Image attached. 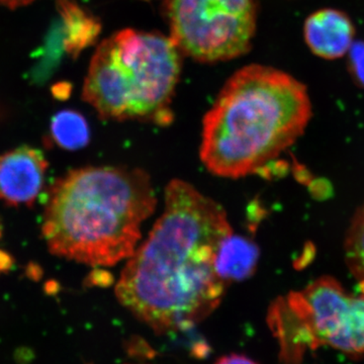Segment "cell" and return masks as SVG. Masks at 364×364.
<instances>
[{
	"mask_svg": "<svg viewBox=\"0 0 364 364\" xmlns=\"http://www.w3.org/2000/svg\"><path fill=\"white\" fill-rule=\"evenodd\" d=\"M231 233L219 203L188 182L172 181L164 212L124 265L117 299L160 334L193 327L224 296L227 284L215 272V256Z\"/></svg>",
	"mask_w": 364,
	"mask_h": 364,
	"instance_id": "6da1fadb",
	"label": "cell"
},
{
	"mask_svg": "<svg viewBox=\"0 0 364 364\" xmlns=\"http://www.w3.org/2000/svg\"><path fill=\"white\" fill-rule=\"evenodd\" d=\"M144 170L88 166L72 170L49 189L42 236L53 255L93 267L129 259L143 223L156 207Z\"/></svg>",
	"mask_w": 364,
	"mask_h": 364,
	"instance_id": "7a4b0ae2",
	"label": "cell"
},
{
	"mask_svg": "<svg viewBox=\"0 0 364 364\" xmlns=\"http://www.w3.org/2000/svg\"><path fill=\"white\" fill-rule=\"evenodd\" d=\"M312 114L305 85L284 72L244 67L203 117L200 158L215 176L255 173L296 142Z\"/></svg>",
	"mask_w": 364,
	"mask_h": 364,
	"instance_id": "3957f363",
	"label": "cell"
},
{
	"mask_svg": "<svg viewBox=\"0 0 364 364\" xmlns=\"http://www.w3.org/2000/svg\"><path fill=\"white\" fill-rule=\"evenodd\" d=\"M181 74L178 49L170 38L127 30L98 46L82 97L105 119L166 126Z\"/></svg>",
	"mask_w": 364,
	"mask_h": 364,
	"instance_id": "277c9868",
	"label": "cell"
},
{
	"mask_svg": "<svg viewBox=\"0 0 364 364\" xmlns=\"http://www.w3.org/2000/svg\"><path fill=\"white\" fill-rule=\"evenodd\" d=\"M268 324L286 364H299L318 347L364 354V294L349 293L331 277L275 299Z\"/></svg>",
	"mask_w": 364,
	"mask_h": 364,
	"instance_id": "5b68a950",
	"label": "cell"
},
{
	"mask_svg": "<svg viewBox=\"0 0 364 364\" xmlns=\"http://www.w3.org/2000/svg\"><path fill=\"white\" fill-rule=\"evenodd\" d=\"M170 39L200 62L236 58L250 49L254 0H169Z\"/></svg>",
	"mask_w": 364,
	"mask_h": 364,
	"instance_id": "8992f818",
	"label": "cell"
},
{
	"mask_svg": "<svg viewBox=\"0 0 364 364\" xmlns=\"http://www.w3.org/2000/svg\"><path fill=\"white\" fill-rule=\"evenodd\" d=\"M49 163L36 148L21 146L0 155V200L9 207H33Z\"/></svg>",
	"mask_w": 364,
	"mask_h": 364,
	"instance_id": "52a82bcc",
	"label": "cell"
},
{
	"mask_svg": "<svg viewBox=\"0 0 364 364\" xmlns=\"http://www.w3.org/2000/svg\"><path fill=\"white\" fill-rule=\"evenodd\" d=\"M305 38L314 54L324 59H337L353 45L354 28L341 11L321 9L306 18Z\"/></svg>",
	"mask_w": 364,
	"mask_h": 364,
	"instance_id": "ba28073f",
	"label": "cell"
},
{
	"mask_svg": "<svg viewBox=\"0 0 364 364\" xmlns=\"http://www.w3.org/2000/svg\"><path fill=\"white\" fill-rule=\"evenodd\" d=\"M259 248L245 237L228 235L223 239L215 256V272L225 284L241 282L255 272Z\"/></svg>",
	"mask_w": 364,
	"mask_h": 364,
	"instance_id": "9c48e42d",
	"label": "cell"
},
{
	"mask_svg": "<svg viewBox=\"0 0 364 364\" xmlns=\"http://www.w3.org/2000/svg\"><path fill=\"white\" fill-rule=\"evenodd\" d=\"M60 9L65 23L66 50L71 54H78L97 40L100 23L69 0L60 1Z\"/></svg>",
	"mask_w": 364,
	"mask_h": 364,
	"instance_id": "30bf717a",
	"label": "cell"
},
{
	"mask_svg": "<svg viewBox=\"0 0 364 364\" xmlns=\"http://www.w3.org/2000/svg\"><path fill=\"white\" fill-rule=\"evenodd\" d=\"M50 133L52 140L62 149L75 151L90 143V128L85 117L70 109L53 117Z\"/></svg>",
	"mask_w": 364,
	"mask_h": 364,
	"instance_id": "8fae6325",
	"label": "cell"
},
{
	"mask_svg": "<svg viewBox=\"0 0 364 364\" xmlns=\"http://www.w3.org/2000/svg\"><path fill=\"white\" fill-rule=\"evenodd\" d=\"M345 259L364 294V203L355 213L344 243Z\"/></svg>",
	"mask_w": 364,
	"mask_h": 364,
	"instance_id": "7c38bea8",
	"label": "cell"
},
{
	"mask_svg": "<svg viewBox=\"0 0 364 364\" xmlns=\"http://www.w3.org/2000/svg\"><path fill=\"white\" fill-rule=\"evenodd\" d=\"M351 65L356 79L364 86V44L358 43L350 48Z\"/></svg>",
	"mask_w": 364,
	"mask_h": 364,
	"instance_id": "4fadbf2b",
	"label": "cell"
},
{
	"mask_svg": "<svg viewBox=\"0 0 364 364\" xmlns=\"http://www.w3.org/2000/svg\"><path fill=\"white\" fill-rule=\"evenodd\" d=\"M111 282L112 279L111 277H109V273L105 272V270L97 268V269H95L90 273V277L86 279L85 284L90 287H105L109 286V284H111Z\"/></svg>",
	"mask_w": 364,
	"mask_h": 364,
	"instance_id": "5bb4252c",
	"label": "cell"
},
{
	"mask_svg": "<svg viewBox=\"0 0 364 364\" xmlns=\"http://www.w3.org/2000/svg\"><path fill=\"white\" fill-rule=\"evenodd\" d=\"M14 262L16 260L11 253L0 249V275L6 274L11 272L14 267Z\"/></svg>",
	"mask_w": 364,
	"mask_h": 364,
	"instance_id": "9a60e30c",
	"label": "cell"
},
{
	"mask_svg": "<svg viewBox=\"0 0 364 364\" xmlns=\"http://www.w3.org/2000/svg\"><path fill=\"white\" fill-rule=\"evenodd\" d=\"M215 364H257L252 359L247 356L239 355V354H231L220 358Z\"/></svg>",
	"mask_w": 364,
	"mask_h": 364,
	"instance_id": "2e32d148",
	"label": "cell"
},
{
	"mask_svg": "<svg viewBox=\"0 0 364 364\" xmlns=\"http://www.w3.org/2000/svg\"><path fill=\"white\" fill-rule=\"evenodd\" d=\"M26 274L28 279L33 280V282H39V280L42 279L44 272H43L42 267H41L39 264L35 262H31L26 265Z\"/></svg>",
	"mask_w": 364,
	"mask_h": 364,
	"instance_id": "e0dca14e",
	"label": "cell"
},
{
	"mask_svg": "<svg viewBox=\"0 0 364 364\" xmlns=\"http://www.w3.org/2000/svg\"><path fill=\"white\" fill-rule=\"evenodd\" d=\"M33 1H35V0H0V6L9 7V9H16V7L26 6V4Z\"/></svg>",
	"mask_w": 364,
	"mask_h": 364,
	"instance_id": "ac0fdd59",
	"label": "cell"
},
{
	"mask_svg": "<svg viewBox=\"0 0 364 364\" xmlns=\"http://www.w3.org/2000/svg\"><path fill=\"white\" fill-rule=\"evenodd\" d=\"M58 289L59 284L58 282H55V280H50V282H48L45 286L46 291L50 294L57 293V291H58Z\"/></svg>",
	"mask_w": 364,
	"mask_h": 364,
	"instance_id": "d6986e66",
	"label": "cell"
},
{
	"mask_svg": "<svg viewBox=\"0 0 364 364\" xmlns=\"http://www.w3.org/2000/svg\"><path fill=\"white\" fill-rule=\"evenodd\" d=\"M1 236H2V228H1V225H0V238H1Z\"/></svg>",
	"mask_w": 364,
	"mask_h": 364,
	"instance_id": "ffe728a7",
	"label": "cell"
}]
</instances>
